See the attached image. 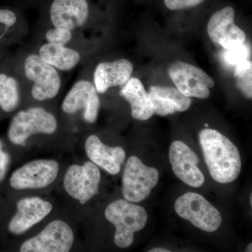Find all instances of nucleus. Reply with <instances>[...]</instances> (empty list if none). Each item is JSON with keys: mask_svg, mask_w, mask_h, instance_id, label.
<instances>
[{"mask_svg": "<svg viewBox=\"0 0 252 252\" xmlns=\"http://www.w3.org/2000/svg\"><path fill=\"white\" fill-rule=\"evenodd\" d=\"M199 140L209 172L213 180L220 184L230 183L236 180L242 166L240 152L236 146L215 129L200 131Z\"/></svg>", "mask_w": 252, "mask_h": 252, "instance_id": "nucleus-1", "label": "nucleus"}, {"mask_svg": "<svg viewBox=\"0 0 252 252\" xmlns=\"http://www.w3.org/2000/svg\"><path fill=\"white\" fill-rule=\"evenodd\" d=\"M104 215L116 227L114 243L121 248H129L133 243L134 234L143 229L148 220L145 209L126 200L111 203Z\"/></svg>", "mask_w": 252, "mask_h": 252, "instance_id": "nucleus-2", "label": "nucleus"}, {"mask_svg": "<svg viewBox=\"0 0 252 252\" xmlns=\"http://www.w3.org/2000/svg\"><path fill=\"white\" fill-rule=\"evenodd\" d=\"M175 211L181 217L204 231H216L222 223L221 215L203 195L189 192L176 200Z\"/></svg>", "mask_w": 252, "mask_h": 252, "instance_id": "nucleus-3", "label": "nucleus"}, {"mask_svg": "<svg viewBox=\"0 0 252 252\" xmlns=\"http://www.w3.org/2000/svg\"><path fill=\"white\" fill-rule=\"evenodd\" d=\"M57 127V120L51 113L42 107H32L21 111L13 118L8 135L12 143L23 145L31 136L51 135Z\"/></svg>", "mask_w": 252, "mask_h": 252, "instance_id": "nucleus-4", "label": "nucleus"}, {"mask_svg": "<svg viewBox=\"0 0 252 252\" xmlns=\"http://www.w3.org/2000/svg\"><path fill=\"white\" fill-rule=\"evenodd\" d=\"M159 172L147 166L139 158H129L123 176V195L127 201L138 203L150 195L158 182Z\"/></svg>", "mask_w": 252, "mask_h": 252, "instance_id": "nucleus-5", "label": "nucleus"}, {"mask_svg": "<svg viewBox=\"0 0 252 252\" xmlns=\"http://www.w3.org/2000/svg\"><path fill=\"white\" fill-rule=\"evenodd\" d=\"M24 71L26 77L33 82L32 95L36 100L54 98L59 94L61 86L59 73L39 55L31 54L26 58Z\"/></svg>", "mask_w": 252, "mask_h": 252, "instance_id": "nucleus-6", "label": "nucleus"}, {"mask_svg": "<svg viewBox=\"0 0 252 252\" xmlns=\"http://www.w3.org/2000/svg\"><path fill=\"white\" fill-rule=\"evenodd\" d=\"M168 74L176 89L189 97L208 98L210 89L215 84V80L203 69L182 61L172 64Z\"/></svg>", "mask_w": 252, "mask_h": 252, "instance_id": "nucleus-7", "label": "nucleus"}, {"mask_svg": "<svg viewBox=\"0 0 252 252\" xmlns=\"http://www.w3.org/2000/svg\"><path fill=\"white\" fill-rule=\"evenodd\" d=\"M74 233L65 222L55 220L46 225L39 234L26 240L21 252H67L74 243Z\"/></svg>", "mask_w": 252, "mask_h": 252, "instance_id": "nucleus-8", "label": "nucleus"}, {"mask_svg": "<svg viewBox=\"0 0 252 252\" xmlns=\"http://www.w3.org/2000/svg\"><path fill=\"white\" fill-rule=\"evenodd\" d=\"M100 172L93 162L69 167L64 179V187L72 198L85 204L99 192Z\"/></svg>", "mask_w": 252, "mask_h": 252, "instance_id": "nucleus-9", "label": "nucleus"}, {"mask_svg": "<svg viewBox=\"0 0 252 252\" xmlns=\"http://www.w3.org/2000/svg\"><path fill=\"white\" fill-rule=\"evenodd\" d=\"M59 165L54 160H36L18 168L10 179V185L15 189L45 188L57 177Z\"/></svg>", "mask_w": 252, "mask_h": 252, "instance_id": "nucleus-10", "label": "nucleus"}, {"mask_svg": "<svg viewBox=\"0 0 252 252\" xmlns=\"http://www.w3.org/2000/svg\"><path fill=\"white\" fill-rule=\"evenodd\" d=\"M234 18V9L225 6L212 15L207 23L209 37L225 50L243 45L246 41L245 32L235 24Z\"/></svg>", "mask_w": 252, "mask_h": 252, "instance_id": "nucleus-11", "label": "nucleus"}, {"mask_svg": "<svg viewBox=\"0 0 252 252\" xmlns=\"http://www.w3.org/2000/svg\"><path fill=\"white\" fill-rule=\"evenodd\" d=\"M100 101L94 84L89 81H77L64 97L62 104L63 112L74 114L83 110L84 119L94 124L98 117Z\"/></svg>", "mask_w": 252, "mask_h": 252, "instance_id": "nucleus-12", "label": "nucleus"}, {"mask_svg": "<svg viewBox=\"0 0 252 252\" xmlns=\"http://www.w3.org/2000/svg\"><path fill=\"white\" fill-rule=\"evenodd\" d=\"M169 158L175 175L186 185L199 188L205 183V176L198 167L197 154L182 141H175L170 145Z\"/></svg>", "mask_w": 252, "mask_h": 252, "instance_id": "nucleus-13", "label": "nucleus"}, {"mask_svg": "<svg viewBox=\"0 0 252 252\" xmlns=\"http://www.w3.org/2000/svg\"><path fill=\"white\" fill-rule=\"evenodd\" d=\"M89 16L87 0H54L50 8V18L54 27L71 31L84 26Z\"/></svg>", "mask_w": 252, "mask_h": 252, "instance_id": "nucleus-14", "label": "nucleus"}, {"mask_svg": "<svg viewBox=\"0 0 252 252\" xmlns=\"http://www.w3.org/2000/svg\"><path fill=\"white\" fill-rule=\"evenodd\" d=\"M52 209L49 202L38 197L21 199L17 203V212L10 221L9 231L15 235L26 233L49 215Z\"/></svg>", "mask_w": 252, "mask_h": 252, "instance_id": "nucleus-15", "label": "nucleus"}, {"mask_svg": "<svg viewBox=\"0 0 252 252\" xmlns=\"http://www.w3.org/2000/svg\"><path fill=\"white\" fill-rule=\"evenodd\" d=\"M132 72L133 65L127 59L100 63L94 69V87L98 94H104L111 88L126 84L130 79Z\"/></svg>", "mask_w": 252, "mask_h": 252, "instance_id": "nucleus-16", "label": "nucleus"}, {"mask_svg": "<svg viewBox=\"0 0 252 252\" xmlns=\"http://www.w3.org/2000/svg\"><path fill=\"white\" fill-rule=\"evenodd\" d=\"M85 149L88 157L95 165L111 175L120 172L126 158V152L122 147H109L102 143L97 136L91 135L86 141Z\"/></svg>", "mask_w": 252, "mask_h": 252, "instance_id": "nucleus-17", "label": "nucleus"}, {"mask_svg": "<svg viewBox=\"0 0 252 252\" xmlns=\"http://www.w3.org/2000/svg\"><path fill=\"white\" fill-rule=\"evenodd\" d=\"M149 94L153 103L154 114L160 117L186 112L191 105L190 97L184 95L176 88L154 86L149 89Z\"/></svg>", "mask_w": 252, "mask_h": 252, "instance_id": "nucleus-18", "label": "nucleus"}, {"mask_svg": "<svg viewBox=\"0 0 252 252\" xmlns=\"http://www.w3.org/2000/svg\"><path fill=\"white\" fill-rule=\"evenodd\" d=\"M119 94L130 104L131 114L134 119L147 121L154 115V106L150 95L140 79L130 78L122 86Z\"/></svg>", "mask_w": 252, "mask_h": 252, "instance_id": "nucleus-19", "label": "nucleus"}, {"mask_svg": "<svg viewBox=\"0 0 252 252\" xmlns=\"http://www.w3.org/2000/svg\"><path fill=\"white\" fill-rule=\"evenodd\" d=\"M39 56L44 62L61 71L72 70L81 61L80 54L76 50L50 43L41 46Z\"/></svg>", "mask_w": 252, "mask_h": 252, "instance_id": "nucleus-20", "label": "nucleus"}, {"mask_svg": "<svg viewBox=\"0 0 252 252\" xmlns=\"http://www.w3.org/2000/svg\"><path fill=\"white\" fill-rule=\"evenodd\" d=\"M20 94L17 81L5 74H0V107L11 112L19 104Z\"/></svg>", "mask_w": 252, "mask_h": 252, "instance_id": "nucleus-21", "label": "nucleus"}, {"mask_svg": "<svg viewBox=\"0 0 252 252\" xmlns=\"http://www.w3.org/2000/svg\"><path fill=\"white\" fill-rule=\"evenodd\" d=\"M252 61H245L236 64L235 77L238 88L244 95L248 99H252Z\"/></svg>", "mask_w": 252, "mask_h": 252, "instance_id": "nucleus-22", "label": "nucleus"}, {"mask_svg": "<svg viewBox=\"0 0 252 252\" xmlns=\"http://www.w3.org/2000/svg\"><path fill=\"white\" fill-rule=\"evenodd\" d=\"M46 39L50 44L65 46L72 40V32L65 28L54 27L46 32Z\"/></svg>", "mask_w": 252, "mask_h": 252, "instance_id": "nucleus-23", "label": "nucleus"}, {"mask_svg": "<svg viewBox=\"0 0 252 252\" xmlns=\"http://www.w3.org/2000/svg\"><path fill=\"white\" fill-rule=\"evenodd\" d=\"M227 51H228L225 55V61L229 64L236 65L239 63L248 60V49L245 44Z\"/></svg>", "mask_w": 252, "mask_h": 252, "instance_id": "nucleus-24", "label": "nucleus"}, {"mask_svg": "<svg viewBox=\"0 0 252 252\" xmlns=\"http://www.w3.org/2000/svg\"><path fill=\"white\" fill-rule=\"evenodd\" d=\"M16 21L17 17L12 11L0 9V39L6 34L9 28L14 26Z\"/></svg>", "mask_w": 252, "mask_h": 252, "instance_id": "nucleus-25", "label": "nucleus"}, {"mask_svg": "<svg viewBox=\"0 0 252 252\" xmlns=\"http://www.w3.org/2000/svg\"><path fill=\"white\" fill-rule=\"evenodd\" d=\"M205 0H164L165 6L170 10H183L195 7Z\"/></svg>", "mask_w": 252, "mask_h": 252, "instance_id": "nucleus-26", "label": "nucleus"}, {"mask_svg": "<svg viewBox=\"0 0 252 252\" xmlns=\"http://www.w3.org/2000/svg\"><path fill=\"white\" fill-rule=\"evenodd\" d=\"M9 157L7 153L3 152L2 144L0 142V182L4 180L6 170L9 164Z\"/></svg>", "mask_w": 252, "mask_h": 252, "instance_id": "nucleus-27", "label": "nucleus"}, {"mask_svg": "<svg viewBox=\"0 0 252 252\" xmlns=\"http://www.w3.org/2000/svg\"><path fill=\"white\" fill-rule=\"evenodd\" d=\"M149 252H170V250L163 248H154L149 250Z\"/></svg>", "mask_w": 252, "mask_h": 252, "instance_id": "nucleus-28", "label": "nucleus"}, {"mask_svg": "<svg viewBox=\"0 0 252 252\" xmlns=\"http://www.w3.org/2000/svg\"><path fill=\"white\" fill-rule=\"evenodd\" d=\"M246 251L248 252H252V243L249 244L248 248H247Z\"/></svg>", "mask_w": 252, "mask_h": 252, "instance_id": "nucleus-29", "label": "nucleus"}, {"mask_svg": "<svg viewBox=\"0 0 252 252\" xmlns=\"http://www.w3.org/2000/svg\"><path fill=\"white\" fill-rule=\"evenodd\" d=\"M250 204H251V206L252 205V194L250 195Z\"/></svg>", "mask_w": 252, "mask_h": 252, "instance_id": "nucleus-30", "label": "nucleus"}]
</instances>
